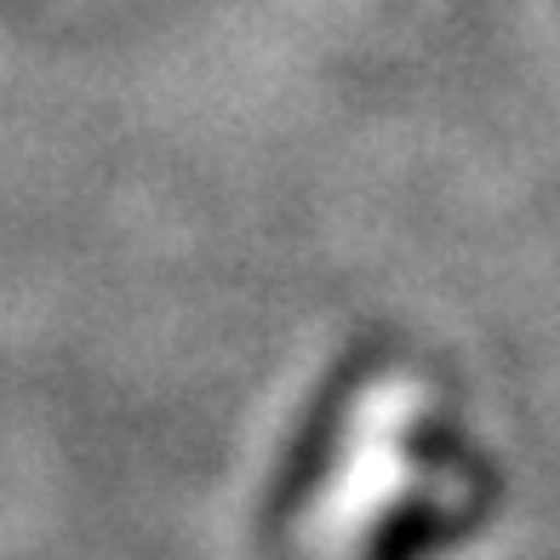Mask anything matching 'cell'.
Listing matches in <instances>:
<instances>
[{
    "label": "cell",
    "instance_id": "6da1fadb",
    "mask_svg": "<svg viewBox=\"0 0 560 560\" xmlns=\"http://www.w3.org/2000/svg\"><path fill=\"white\" fill-rule=\"evenodd\" d=\"M361 354L354 361H343L332 372V384H326L310 406V418L298 423V441H292V457L280 464L275 475V492H269V526H287L303 503H310L315 480L326 475V464H332V446H338V429L349 418V395H354V377H361Z\"/></svg>",
    "mask_w": 560,
    "mask_h": 560
},
{
    "label": "cell",
    "instance_id": "7a4b0ae2",
    "mask_svg": "<svg viewBox=\"0 0 560 560\" xmlns=\"http://www.w3.org/2000/svg\"><path fill=\"white\" fill-rule=\"evenodd\" d=\"M464 526H469V515H446V509H435L429 498H418V503H406L400 515H389L384 526H377L366 560H423L429 549L452 544Z\"/></svg>",
    "mask_w": 560,
    "mask_h": 560
}]
</instances>
